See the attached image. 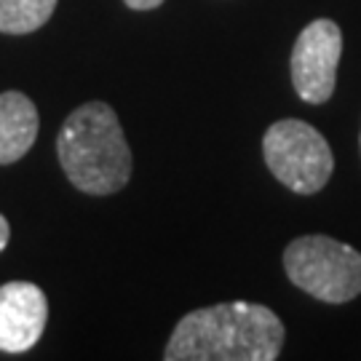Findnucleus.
<instances>
[{
	"label": "nucleus",
	"mask_w": 361,
	"mask_h": 361,
	"mask_svg": "<svg viewBox=\"0 0 361 361\" xmlns=\"http://www.w3.org/2000/svg\"><path fill=\"white\" fill-rule=\"evenodd\" d=\"M343 56V32L332 19L310 22L292 49V86L302 102L324 104L335 94L337 65Z\"/></svg>",
	"instance_id": "nucleus-5"
},
{
	"label": "nucleus",
	"mask_w": 361,
	"mask_h": 361,
	"mask_svg": "<svg viewBox=\"0 0 361 361\" xmlns=\"http://www.w3.org/2000/svg\"><path fill=\"white\" fill-rule=\"evenodd\" d=\"M56 0H0V32L27 35L51 19Z\"/></svg>",
	"instance_id": "nucleus-8"
},
{
	"label": "nucleus",
	"mask_w": 361,
	"mask_h": 361,
	"mask_svg": "<svg viewBox=\"0 0 361 361\" xmlns=\"http://www.w3.org/2000/svg\"><path fill=\"white\" fill-rule=\"evenodd\" d=\"M284 271L310 297L343 305L361 295V252L329 235H302L284 252Z\"/></svg>",
	"instance_id": "nucleus-3"
},
{
	"label": "nucleus",
	"mask_w": 361,
	"mask_h": 361,
	"mask_svg": "<svg viewBox=\"0 0 361 361\" xmlns=\"http://www.w3.org/2000/svg\"><path fill=\"white\" fill-rule=\"evenodd\" d=\"M262 155L273 177L292 193H319L332 177L335 158L322 131L305 121H276L262 137Z\"/></svg>",
	"instance_id": "nucleus-4"
},
{
	"label": "nucleus",
	"mask_w": 361,
	"mask_h": 361,
	"mask_svg": "<svg viewBox=\"0 0 361 361\" xmlns=\"http://www.w3.org/2000/svg\"><path fill=\"white\" fill-rule=\"evenodd\" d=\"M38 107L22 91L0 94V164H16L38 137Z\"/></svg>",
	"instance_id": "nucleus-7"
},
{
	"label": "nucleus",
	"mask_w": 361,
	"mask_h": 361,
	"mask_svg": "<svg viewBox=\"0 0 361 361\" xmlns=\"http://www.w3.org/2000/svg\"><path fill=\"white\" fill-rule=\"evenodd\" d=\"M123 3L134 11H150V8H158L164 0H123Z\"/></svg>",
	"instance_id": "nucleus-9"
},
{
	"label": "nucleus",
	"mask_w": 361,
	"mask_h": 361,
	"mask_svg": "<svg viewBox=\"0 0 361 361\" xmlns=\"http://www.w3.org/2000/svg\"><path fill=\"white\" fill-rule=\"evenodd\" d=\"M56 155L67 180L89 195L118 193L131 177L126 134L116 110L104 102H86L67 116Z\"/></svg>",
	"instance_id": "nucleus-2"
},
{
	"label": "nucleus",
	"mask_w": 361,
	"mask_h": 361,
	"mask_svg": "<svg viewBox=\"0 0 361 361\" xmlns=\"http://www.w3.org/2000/svg\"><path fill=\"white\" fill-rule=\"evenodd\" d=\"M8 238H11V228H8V219L0 214V252L6 249V244H8Z\"/></svg>",
	"instance_id": "nucleus-10"
},
{
	"label": "nucleus",
	"mask_w": 361,
	"mask_h": 361,
	"mask_svg": "<svg viewBox=\"0 0 361 361\" xmlns=\"http://www.w3.org/2000/svg\"><path fill=\"white\" fill-rule=\"evenodd\" d=\"M49 322V300L30 281L0 286V350L25 353L40 340Z\"/></svg>",
	"instance_id": "nucleus-6"
},
{
	"label": "nucleus",
	"mask_w": 361,
	"mask_h": 361,
	"mask_svg": "<svg viewBox=\"0 0 361 361\" xmlns=\"http://www.w3.org/2000/svg\"><path fill=\"white\" fill-rule=\"evenodd\" d=\"M284 324L265 305L222 302L188 313L169 337L166 361H273L284 348Z\"/></svg>",
	"instance_id": "nucleus-1"
}]
</instances>
